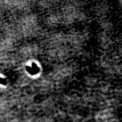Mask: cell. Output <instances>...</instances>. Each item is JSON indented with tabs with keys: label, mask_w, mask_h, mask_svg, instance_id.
I'll list each match as a JSON object with an SVG mask.
<instances>
[{
	"label": "cell",
	"mask_w": 122,
	"mask_h": 122,
	"mask_svg": "<svg viewBox=\"0 0 122 122\" xmlns=\"http://www.w3.org/2000/svg\"><path fill=\"white\" fill-rule=\"evenodd\" d=\"M5 81L3 79L0 78V84H5Z\"/></svg>",
	"instance_id": "obj_1"
}]
</instances>
